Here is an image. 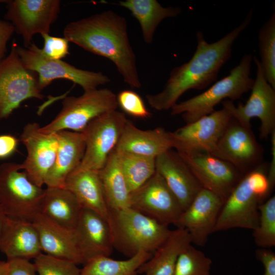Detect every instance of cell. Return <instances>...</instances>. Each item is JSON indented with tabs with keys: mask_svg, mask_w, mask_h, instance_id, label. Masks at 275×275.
Segmentation results:
<instances>
[{
	"mask_svg": "<svg viewBox=\"0 0 275 275\" xmlns=\"http://www.w3.org/2000/svg\"><path fill=\"white\" fill-rule=\"evenodd\" d=\"M252 16L251 10L241 24L213 43L207 42L203 34L198 32L197 48L191 59L171 70L161 92L146 96L150 106L156 111L168 110L187 91L202 90L214 81L222 67L231 57L234 41L249 25Z\"/></svg>",
	"mask_w": 275,
	"mask_h": 275,
	"instance_id": "obj_1",
	"label": "cell"
},
{
	"mask_svg": "<svg viewBox=\"0 0 275 275\" xmlns=\"http://www.w3.org/2000/svg\"><path fill=\"white\" fill-rule=\"evenodd\" d=\"M63 35L69 42L111 60L131 88L141 87L125 18L112 10L104 11L69 23Z\"/></svg>",
	"mask_w": 275,
	"mask_h": 275,
	"instance_id": "obj_2",
	"label": "cell"
},
{
	"mask_svg": "<svg viewBox=\"0 0 275 275\" xmlns=\"http://www.w3.org/2000/svg\"><path fill=\"white\" fill-rule=\"evenodd\" d=\"M267 168L263 163L242 177L225 201L213 232L233 228L254 230L257 227L259 205L271 194Z\"/></svg>",
	"mask_w": 275,
	"mask_h": 275,
	"instance_id": "obj_3",
	"label": "cell"
},
{
	"mask_svg": "<svg viewBox=\"0 0 275 275\" xmlns=\"http://www.w3.org/2000/svg\"><path fill=\"white\" fill-rule=\"evenodd\" d=\"M109 210L114 248L129 258L140 251L153 254L171 231L168 225L131 207Z\"/></svg>",
	"mask_w": 275,
	"mask_h": 275,
	"instance_id": "obj_4",
	"label": "cell"
},
{
	"mask_svg": "<svg viewBox=\"0 0 275 275\" xmlns=\"http://www.w3.org/2000/svg\"><path fill=\"white\" fill-rule=\"evenodd\" d=\"M252 59L250 54L244 55L229 75L204 92L176 103L171 108V114H181L186 123H190L214 112L215 106L225 100L240 99L251 90L254 83L250 76Z\"/></svg>",
	"mask_w": 275,
	"mask_h": 275,
	"instance_id": "obj_5",
	"label": "cell"
},
{
	"mask_svg": "<svg viewBox=\"0 0 275 275\" xmlns=\"http://www.w3.org/2000/svg\"><path fill=\"white\" fill-rule=\"evenodd\" d=\"M20 170L21 163L0 165V207L8 218L32 222L39 212L44 189Z\"/></svg>",
	"mask_w": 275,
	"mask_h": 275,
	"instance_id": "obj_6",
	"label": "cell"
},
{
	"mask_svg": "<svg viewBox=\"0 0 275 275\" xmlns=\"http://www.w3.org/2000/svg\"><path fill=\"white\" fill-rule=\"evenodd\" d=\"M62 109L48 124L40 127L46 133L71 129L81 132L88 123L105 113L117 110L116 95L110 89L84 91L78 97L67 96L62 102Z\"/></svg>",
	"mask_w": 275,
	"mask_h": 275,
	"instance_id": "obj_7",
	"label": "cell"
},
{
	"mask_svg": "<svg viewBox=\"0 0 275 275\" xmlns=\"http://www.w3.org/2000/svg\"><path fill=\"white\" fill-rule=\"evenodd\" d=\"M38 47L32 43L28 48L17 45V50L24 68L38 74V86L40 91L53 80L64 79L79 85L87 91L96 89L110 82L108 76L101 72H94L77 68L62 60L48 59L42 56Z\"/></svg>",
	"mask_w": 275,
	"mask_h": 275,
	"instance_id": "obj_8",
	"label": "cell"
},
{
	"mask_svg": "<svg viewBox=\"0 0 275 275\" xmlns=\"http://www.w3.org/2000/svg\"><path fill=\"white\" fill-rule=\"evenodd\" d=\"M127 120L123 112L115 110L90 121L81 132L85 143V151L76 169L97 171L101 170L115 149Z\"/></svg>",
	"mask_w": 275,
	"mask_h": 275,
	"instance_id": "obj_9",
	"label": "cell"
},
{
	"mask_svg": "<svg viewBox=\"0 0 275 275\" xmlns=\"http://www.w3.org/2000/svg\"><path fill=\"white\" fill-rule=\"evenodd\" d=\"M17 46L14 40L9 54L0 61V122L24 100L44 97L33 72L22 65Z\"/></svg>",
	"mask_w": 275,
	"mask_h": 275,
	"instance_id": "obj_10",
	"label": "cell"
},
{
	"mask_svg": "<svg viewBox=\"0 0 275 275\" xmlns=\"http://www.w3.org/2000/svg\"><path fill=\"white\" fill-rule=\"evenodd\" d=\"M254 61L257 67L256 76L245 103L239 102L236 106L228 99L221 103L234 119L246 127H251L252 118H259L260 138L267 139L275 131V89L267 81L259 60L255 56Z\"/></svg>",
	"mask_w": 275,
	"mask_h": 275,
	"instance_id": "obj_11",
	"label": "cell"
},
{
	"mask_svg": "<svg viewBox=\"0 0 275 275\" xmlns=\"http://www.w3.org/2000/svg\"><path fill=\"white\" fill-rule=\"evenodd\" d=\"M232 118L223 107L171 132L173 148L180 155L212 154Z\"/></svg>",
	"mask_w": 275,
	"mask_h": 275,
	"instance_id": "obj_12",
	"label": "cell"
},
{
	"mask_svg": "<svg viewBox=\"0 0 275 275\" xmlns=\"http://www.w3.org/2000/svg\"><path fill=\"white\" fill-rule=\"evenodd\" d=\"M61 4L59 0L8 1L5 19L12 24L27 48L35 35L49 33L59 17Z\"/></svg>",
	"mask_w": 275,
	"mask_h": 275,
	"instance_id": "obj_13",
	"label": "cell"
},
{
	"mask_svg": "<svg viewBox=\"0 0 275 275\" xmlns=\"http://www.w3.org/2000/svg\"><path fill=\"white\" fill-rule=\"evenodd\" d=\"M263 151L252 127L232 118L211 154L229 162L244 175L264 163Z\"/></svg>",
	"mask_w": 275,
	"mask_h": 275,
	"instance_id": "obj_14",
	"label": "cell"
},
{
	"mask_svg": "<svg viewBox=\"0 0 275 275\" xmlns=\"http://www.w3.org/2000/svg\"><path fill=\"white\" fill-rule=\"evenodd\" d=\"M130 207L160 223L174 225L183 209L161 176L152 177L130 194Z\"/></svg>",
	"mask_w": 275,
	"mask_h": 275,
	"instance_id": "obj_15",
	"label": "cell"
},
{
	"mask_svg": "<svg viewBox=\"0 0 275 275\" xmlns=\"http://www.w3.org/2000/svg\"><path fill=\"white\" fill-rule=\"evenodd\" d=\"M36 123H29L23 128L20 141L25 147L27 156L21 163L30 180L39 187L45 184L46 175L53 165L59 147L58 132L40 131Z\"/></svg>",
	"mask_w": 275,
	"mask_h": 275,
	"instance_id": "obj_16",
	"label": "cell"
},
{
	"mask_svg": "<svg viewBox=\"0 0 275 275\" xmlns=\"http://www.w3.org/2000/svg\"><path fill=\"white\" fill-rule=\"evenodd\" d=\"M179 155L202 188L225 201L244 176L232 164L210 153Z\"/></svg>",
	"mask_w": 275,
	"mask_h": 275,
	"instance_id": "obj_17",
	"label": "cell"
},
{
	"mask_svg": "<svg viewBox=\"0 0 275 275\" xmlns=\"http://www.w3.org/2000/svg\"><path fill=\"white\" fill-rule=\"evenodd\" d=\"M225 200L202 188L174 224L187 230L191 242L204 246L214 228Z\"/></svg>",
	"mask_w": 275,
	"mask_h": 275,
	"instance_id": "obj_18",
	"label": "cell"
},
{
	"mask_svg": "<svg viewBox=\"0 0 275 275\" xmlns=\"http://www.w3.org/2000/svg\"><path fill=\"white\" fill-rule=\"evenodd\" d=\"M75 230L85 264L112 253L114 243L109 221L99 214L82 209Z\"/></svg>",
	"mask_w": 275,
	"mask_h": 275,
	"instance_id": "obj_19",
	"label": "cell"
},
{
	"mask_svg": "<svg viewBox=\"0 0 275 275\" xmlns=\"http://www.w3.org/2000/svg\"><path fill=\"white\" fill-rule=\"evenodd\" d=\"M156 171L185 210L202 188L186 163L176 151L170 149L156 157Z\"/></svg>",
	"mask_w": 275,
	"mask_h": 275,
	"instance_id": "obj_20",
	"label": "cell"
},
{
	"mask_svg": "<svg viewBox=\"0 0 275 275\" xmlns=\"http://www.w3.org/2000/svg\"><path fill=\"white\" fill-rule=\"evenodd\" d=\"M32 223L37 230L43 253L77 265L85 264L75 230L58 225L39 212Z\"/></svg>",
	"mask_w": 275,
	"mask_h": 275,
	"instance_id": "obj_21",
	"label": "cell"
},
{
	"mask_svg": "<svg viewBox=\"0 0 275 275\" xmlns=\"http://www.w3.org/2000/svg\"><path fill=\"white\" fill-rule=\"evenodd\" d=\"M172 148L171 132L161 127L142 130L127 119L115 150L156 158Z\"/></svg>",
	"mask_w": 275,
	"mask_h": 275,
	"instance_id": "obj_22",
	"label": "cell"
},
{
	"mask_svg": "<svg viewBox=\"0 0 275 275\" xmlns=\"http://www.w3.org/2000/svg\"><path fill=\"white\" fill-rule=\"evenodd\" d=\"M0 251L7 260H29L42 253L39 235L33 223L7 217L0 234Z\"/></svg>",
	"mask_w": 275,
	"mask_h": 275,
	"instance_id": "obj_23",
	"label": "cell"
},
{
	"mask_svg": "<svg viewBox=\"0 0 275 275\" xmlns=\"http://www.w3.org/2000/svg\"><path fill=\"white\" fill-rule=\"evenodd\" d=\"M57 132L59 147L54 163L46 175L45 184L47 187H64L68 175L80 163L86 146L81 132L63 130Z\"/></svg>",
	"mask_w": 275,
	"mask_h": 275,
	"instance_id": "obj_24",
	"label": "cell"
},
{
	"mask_svg": "<svg viewBox=\"0 0 275 275\" xmlns=\"http://www.w3.org/2000/svg\"><path fill=\"white\" fill-rule=\"evenodd\" d=\"M64 187L76 198L82 209L93 211L109 221L99 171L75 169L67 177Z\"/></svg>",
	"mask_w": 275,
	"mask_h": 275,
	"instance_id": "obj_25",
	"label": "cell"
},
{
	"mask_svg": "<svg viewBox=\"0 0 275 275\" xmlns=\"http://www.w3.org/2000/svg\"><path fill=\"white\" fill-rule=\"evenodd\" d=\"M191 243V237L187 230L177 228L171 230L151 258L138 268V274L173 275L179 255Z\"/></svg>",
	"mask_w": 275,
	"mask_h": 275,
	"instance_id": "obj_26",
	"label": "cell"
},
{
	"mask_svg": "<svg viewBox=\"0 0 275 275\" xmlns=\"http://www.w3.org/2000/svg\"><path fill=\"white\" fill-rule=\"evenodd\" d=\"M82 209L74 196L65 187H47L39 213L58 225L75 230Z\"/></svg>",
	"mask_w": 275,
	"mask_h": 275,
	"instance_id": "obj_27",
	"label": "cell"
},
{
	"mask_svg": "<svg viewBox=\"0 0 275 275\" xmlns=\"http://www.w3.org/2000/svg\"><path fill=\"white\" fill-rule=\"evenodd\" d=\"M99 175L108 209L118 210L130 207L131 193L115 149L99 171Z\"/></svg>",
	"mask_w": 275,
	"mask_h": 275,
	"instance_id": "obj_28",
	"label": "cell"
},
{
	"mask_svg": "<svg viewBox=\"0 0 275 275\" xmlns=\"http://www.w3.org/2000/svg\"><path fill=\"white\" fill-rule=\"evenodd\" d=\"M127 9L139 22L143 39L152 43L155 30L162 20L179 15V7H163L156 0H126L118 4Z\"/></svg>",
	"mask_w": 275,
	"mask_h": 275,
	"instance_id": "obj_29",
	"label": "cell"
},
{
	"mask_svg": "<svg viewBox=\"0 0 275 275\" xmlns=\"http://www.w3.org/2000/svg\"><path fill=\"white\" fill-rule=\"evenodd\" d=\"M152 255V253L140 251L124 260L113 259L109 256H99L84 264L80 275H138V268Z\"/></svg>",
	"mask_w": 275,
	"mask_h": 275,
	"instance_id": "obj_30",
	"label": "cell"
},
{
	"mask_svg": "<svg viewBox=\"0 0 275 275\" xmlns=\"http://www.w3.org/2000/svg\"><path fill=\"white\" fill-rule=\"evenodd\" d=\"M116 152L130 193L144 184L155 173L156 158Z\"/></svg>",
	"mask_w": 275,
	"mask_h": 275,
	"instance_id": "obj_31",
	"label": "cell"
},
{
	"mask_svg": "<svg viewBox=\"0 0 275 275\" xmlns=\"http://www.w3.org/2000/svg\"><path fill=\"white\" fill-rule=\"evenodd\" d=\"M259 60L266 79L275 89V13L262 26L258 34Z\"/></svg>",
	"mask_w": 275,
	"mask_h": 275,
	"instance_id": "obj_32",
	"label": "cell"
},
{
	"mask_svg": "<svg viewBox=\"0 0 275 275\" xmlns=\"http://www.w3.org/2000/svg\"><path fill=\"white\" fill-rule=\"evenodd\" d=\"M259 217L257 227L253 230L256 245L268 249L275 245V196H273L258 207Z\"/></svg>",
	"mask_w": 275,
	"mask_h": 275,
	"instance_id": "obj_33",
	"label": "cell"
},
{
	"mask_svg": "<svg viewBox=\"0 0 275 275\" xmlns=\"http://www.w3.org/2000/svg\"><path fill=\"white\" fill-rule=\"evenodd\" d=\"M211 259L191 244L179 255L173 275H211Z\"/></svg>",
	"mask_w": 275,
	"mask_h": 275,
	"instance_id": "obj_34",
	"label": "cell"
},
{
	"mask_svg": "<svg viewBox=\"0 0 275 275\" xmlns=\"http://www.w3.org/2000/svg\"><path fill=\"white\" fill-rule=\"evenodd\" d=\"M34 259L38 275H80V269L73 262L43 253Z\"/></svg>",
	"mask_w": 275,
	"mask_h": 275,
	"instance_id": "obj_35",
	"label": "cell"
},
{
	"mask_svg": "<svg viewBox=\"0 0 275 275\" xmlns=\"http://www.w3.org/2000/svg\"><path fill=\"white\" fill-rule=\"evenodd\" d=\"M116 96L118 106L125 114L140 119L148 118L151 116L143 99L135 91L124 90Z\"/></svg>",
	"mask_w": 275,
	"mask_h": 275,
	"instance_id": "obj_36",
	"label": "cell"
},
{
	"mask_svg": "<svg viewBox=\"0 0 275 275\" xmlns=\"http://www.w3.org/2000/svg\"><path fill=\"white\" fill-rule=\"evenodd\" d=\"M44 40L43 47H38L39 53L44 57L59 60L69 54V41L65 37L50 36L49 34L41 35Z\"/></svg>",
	"mask_w": 275,
	"mask_h": 275,
	"instance_id": "obj_37",
	"label": "cell"
},
{
	"mask_svg": "<svg viewBox=\"0 0 275 275\" xmlns=\"http://www.w3.org/2000/svg\"><path fill=\"white\" fill-rule=\"evenodd\" d=\"M8 269L6 275H37L33 263L28 260L13 259L7 260Z\"/></svg>",
	"mask_w": 275,
	"mask_h": 275,
	"instance_id": "obj_38",
	"label": "cell"
},
{
	"mask_svg": "<svg viewBox=\"0 0 275 275\" xmlns=\"http://www.w3.org/2000/svg\"><path fill=\"white\" fill-rule=\"evenodd\" d=\"M256 257L263 265V275H275V253L265 248H259L256 251Z\"/></svg>",
	"mask_w": 275,
	"mask_h": 275,
	"instance_id": "obj_39",
	"label": "cell"
},
{
	"mask_svg": "<svg viewBox=\"0 0 275 275\" xmlns=\"http://www.w3.org/2000/svg\"><path fill=\"white\" fill-rule=\"evenodd\" d=\"M14 32V28L11 22L0 19V61L6 57L8 42Z\"/></svg>",
	"mask_w": 275,
	"mask_h": 275,
	"instance_id": "obj_40",
	"label": "cell"
},
{
	"mask_svg": "<svg viewBox=\"0 0 275 275\" xmlns=\"http://www.w3.org/2000/svg\"><path fill=\"white\" fill-rule=\"evenodd\" d=\"M17 139L10 134L0 135V158H5L11 155L16 150Z\"/></svg>",
	"mask_w": 275,
	"mask_h": 275,
	"instance_id": "obj_41",
	"label": "cell"
},
{
	"mask_svg": "<svg viewBox=\"0 0 275 275\" xmlns=\"http://www.w3.org/2000/svg\"><path fill=\"white\" fill-rule=\"evenodd\" d=\"M270 138L271 159L267 169V179L271 193L275 184V131L271 134Z\"/></svg>",
	"mask_w": 275,
	"mask_h": 275,
	"instance_id": "obj_42",
	"label": "cell"
},
{
	"mask_svg": "<svg viewBox=\"0 0 275 275\" xmlns=\"http://www.w3.org/2000/svg\"><path fill=\"white\" fill-rule=\"evenodd\" d=\"M7 269V262L0 261V275H6Z\"/></svg>",
	"mask_w": 275,
	"mask_h": 275,
	"instance_id": "obj_43",
	"label": "cell"
},
{
	"mask_svg": "<svg viewBox=\"0 0 275 275\" xmlns=\"http://www.w3.org/2000/svg\"><path fill=\"white\" fill-rule=\"evenodd\" d=\"M6 218H7V216L4 213L2 209L0 207V234L2 230V229H3V226L5 223Z\"/></svg>",
	"mask_w": 275,
	"mask_h": 275,
	"instance_id": "obj_44",
	"label": "cell"
},
{
	"mask_svg": "<svg viewBox=\"0 0 275 275\" xmlns=\"http://www.w3.org/2000/svg\"><path fill=\"white\" fill-rule=\"evenodd\" d=\"M8 2V1H3V0H0V3H7Z\"/></svg>",
	"mask_w": 275,
	"mask_h": 275,
	"instance_id": "obj_45",
	"label": "cell"
}]
</instances>
